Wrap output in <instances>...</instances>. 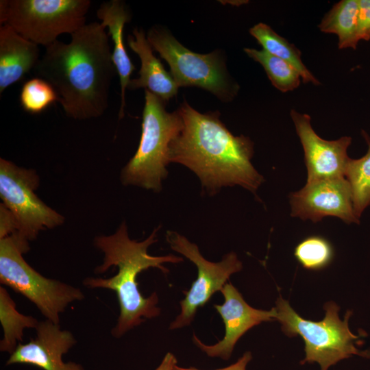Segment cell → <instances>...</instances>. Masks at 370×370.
Listing matches in <instances>:
<instances>
[{"instance_id":"4","label":"cell","mask_w":370,"mask_h":370,"mask_svg":"<svg viewBox=\"0 0 370 370\" xmlns=\"http://www.w3.org/2000/svg\"><path fill=\"white\" fill-rule=\"evenodd\" d=\"M166 103L145 90L141 136L136 152L121 171L123 185L162 190V182L168 175L170 145L183 126L178 111L168 112Z\"/></svg>"},{"instance_id":"22","label":"cell","mask_w":370,"mask_h":370,"mask_svg":"<svg viewBox=\"0 0 370 370\" xmlns=\"http://www.w3.org/2000/svg\"><path fill=\"white\" fill-rule=\"evenodd\" d=\"M244 51L262 66L272 85L280 91H292L300 85L302 80L299 73L284 60L263 49L245 48Z\"/></svg>"},{"instance_id":"11","label":"cell","mask_w":370,"mask_h":370,"mask_svg":"<svg viewBox=\"0 0 370 370\" xmlns=\"http://www.w3.org/2000/svg\"><path fill=\"white\" fill-rule=\"evenodd\" d=\"M291 216L314 223L325 217L341 219L346 223H359L353 204L350 186L343 177L307 182L290 195Z\"/></svg>"},{"instance_id":"6","label":"cell","mask_w":370,"mask_h":370,"mask_svg":"<svg viewBox=\"0 0 370 370\" xmlns=\"http://www.w3.org/2000/svg\"><path fill=\"white\" fill-rule=\"evenodd\" d=\"M29 241L18 232L0 238V282L32 301L46 318L59 324L67 306L84 298L78 288L46 278L23 258Z\"/></svg>"},{"instance_id":"9","label":"cell","mask_w":370,"mask_h":370,"mask_svg":"<svg viewBox=\"0 0 370 370\" xmlns=\"http://www.w3.org/2000/svg\"><path fill=\"white\" fill-rule=\"evenodd\" d=\"M39 177L33 169L18 167L0 159V197L3 205L11 212L18 232L28 241L39 232L64 223V218L40 199L35 190Z\"/></svg>"},{"instance_id":"20","label":"cell","mask_w":370,"mask_h":370,"mask_svg":"<svg viewBox=\"0 0 370 370\" xmlns=\"http://www.w3.org/2000/svg\"><path fill=\"white\" fill-rule=\"evenodd\" d=\"M0 321L3 332L0 350L10 354L22 343L24 330L36 329L39 323L34 317L23 314L16 310L14 301L2 286H0Z\"/></svg>"},{"instance_id":"5","label":"cell","mask_w":370,"mask_h":370,"mask_svg":"<svg viewBox=\"0 0 370 370\" xmlns=\"http://www.w3.org/2000/svg\"><path fill=\"white\" fill-rule=\"evenodd\" d=\"M275 304L276 320L282 324L283 332L291 337L299 335L304 339L306 356L300 362L301 365L317 362L321 370H328L340 360L354 355L370 356L368 351H360L356 346L359 336L350 331L348 324L352 311H347L341 320L339 306L334 301H328L323 306V319L313 321L299 316L281 296Z\"/></svg>"},{"instance_id":"21","label":"cell","mask_w":370,"mask_h":370,"mask_svg":"<svg viewBox=\"0 0 370 370\" xmlns=\"http://www.w3.org/2000/svg\"><path fill=\"white\" fill-rule=\"evenodd\" d=\"M362 134L368 145L367 151L360 158H349L345 173L352 190L354 211L359 219L370 206V138L364 131Z\"/></svg>"},{"instance_id":"7","label":"cell","mask_w":370,"mask_h":370,"mask_svg":"<svg viewBox=\"0 0 370 370\" xmlns=\"http://www.w3.org/2000/svg\"><path fill=\"white\" fill-rule=\"evenodd\" d=\"M90 0H1L0 24L47 47L86 25Z\"/></svg>"},{"instance_id":"25","label":"cell","mask_w":370,"mask_h":370,"mask_svg":"<svg viewBox=\"0 0 370 370\" xmlns=\"http://www.w3.org/2000/svg\"><path fill=\"white\" fill-rule=\"evenodd\" d=\"M358 34L360 40H370V0H358Z\"/></svg>"},{"instance_id":"16","label":"cell","mask_w":370,"mask_h":370,"mask_svg":"<svg viewBox=\"0 0 370 370\" xmlns=\"http://www.w3.org/2000/svg\"><path fill=\"white\" fill-rule=\"evenodd\" d=\"M127 45L140 60L138 77L131 79L127 88L131 90L145 88L166 102L175 97L179 87L171 73L153 55L144 31L134 28L132 35L127 36Z\"/></svg>"},{"instance_id":"2","label":"cell","mask_w":370,"mask_h":370,"mask_svg":"<svg viewBox=\"0 0 370 370\" xmlns=\"http://www.w3.org/2000/svg\"><path fill=\"white\" fill-rule=\"evenodd\" d=\"M183 126L172 141L170 162L192 171L210 195L221 188L238 185L254 195L264 177L252 165V141L234 136L219 119V112L201 113L186 100L177 110Z\"/></svg>"},{"instance_id":"24","label":"cell","mask_w":370,"mask_h":370,"mask_svg":"<svg viewBox=\"0 0 370 370\" xmlns=\"http://www.w3.org/2000/svg\"><path fill=\"white\" fill-rule=\"evenodd\" d=\"M19 100L25 112L36 114L42 112L55 102H58L59 97L48 82L36 77L24 83Z\"/></svg>"},{"instance_id":"17","label":"cell","mask_w":370,"mask_h":370,"mask_svg":"<svg viewBox=\"0 0 370 370\" xmlns=\"http://www.w3.org/2000/svg\"><path fill=\"white\" fill-rule=\"evenodd\" d=\"M96 15L101 24L108 28V34L113 42L112 59L119 76L121 84V107L119 118L124 115L125 106V90L131 80L130 76L136 67L127 53L123 40V29L125 23L131 21V13L123 1L111 0L102 3Z\"/></svg>"},{"instance_id":"1","label":"cell","mask_w":370,"mask_h":370,"mask_svg":"<svg viewBox=\"0 0 370 370\" xmlns=\"http://www.w3.org/2000/svg\"><path fill=\"white\" fill-rule=\"evenodd\" d=\"M69 43L45 47L34 71L56 91L66 115L77 120L101 116L107 110L116 70L109 35L99 22L84 25Z\"/></svg>"},{"instance_id":"23","label":"cell","mask_w":370,"mask_h":370,"mask_svg":"<svg viewBox=\"0 0 370 370\" xmlns=\"http://www.w3.org/2000/svg\"><path fill=\"white\" fill-rule=\"evenodd\" d=\"M294 256L299 263L308 270H320L328 267L334 257L330 243L320 236L302 240L295 248Z\"/></svg>"},{"instance_id":"8","label":"cell","mask_w":370,"mask_h":370,"mask_svg":"<svg viewBox=\"0 0 370 370\" xmlns=\"http://www.w3.org/2000/svg\"><path fill=\"white\" fill-rule=\"evenodd\" d=\"M146 36L153 50L169 64L170 73L178 87H199L223 101H229L236 95L238 86L228 75L219 52L195 53L159 26L152 27Z\"/></svg>"},{"instance_id":"12","label":"cell","mask_w":370,"mask_h":370,"mask_svg":"<svg viewBox=\"0 0 370 370\" xmlns=\"http://www.w3.org/2000/svg\"><path fill=\"white\" fill-rule=\"evenodd\" d=\"M220 292L223 295L224 302L222 304H214V308L223 321L224 336L211 345L204 344L195 334L193 335V341L208 357L227 360L237 341L243 335L262 322L276 321L277 312L275 307L270 310L251 307L231 283H226Z\"/></svg>"},{"instance_id":"10","label":"cell","mask_w":370,"mask_h":370,"mask_svg":"<svg viewBox=\"0 0 370 370\" xmlns=\"http://www.w3.org/2000/svg\"><path fill=\"white\" fill-rule=\"evenodd\" d=\"M166 241L171 248L188 258L197 268V277L190 288L184 292L185 297L180 301V313L170 324V330L189 325L197 310L206 305L211 297L221 291L230 277L243 268L236 253L225 255L218 262L206 260L199 252L197 245L174 231H167Z\"/></svg>"},{"instance_id":"26","label":"cell","mask_w":370,"mask_h":370,"mask_svg":"<svg viewBox=\"0 0 370 370\" xmlns=\"http://www.w3.org/2000/svg\"><path fill=\"white\" fill-rule=\"evenodd\" d=\"M252 355L250 352H246L236 362L223 368L214 370H246L247 364L251 360ZM177 370H200L195 367H181L177 366Z\"/></svg>"},{"instance_id":"3","label":"cell","mask_w":370,"mask_h":370,"mask_svg":"<svg viewBox=\"0 0 370 370\" xmlns=\"http://www.w3.org/2000/svg\"><path fill=\"white\" fill-rule=\"evenodd\" d=\"M159 227L142 241L132 240L125 222H123L115 233L108 236H98L94 240L95 246L103 253V263L97 267V274L105 273L111 267L118 272L109 278H86L84 286L90 288H105L116 293L120 314L111 334L120 338L126 332L138 326L147 319H153L160 314L158 296L156 292L145 297L138 288L137 276L150 268H157L166 274L169 270L164 263H179L183 258L173 254L162 256H151L148 248L158 241Z\"/></svg>"},{"instance_id":"27","label":"cell","mask_w":370,"mask_h":370,"mask_svg":"<svg viewBox=\"0 0 370 370\" xmlns=\"http://www.w3.org/2000/svg\"><path fill=\"white\" fill-rule=\"evenodd\" d=\"M177 360L174 354L168 352L155 370H177Z\"/></svg>"},{"instance_id":"13","label":"cell","mask_w":370,"mask_h":370,"mask_svg":"<svg viewBox=\"0 0 370 370\" xmlns=\"http://www.w3.org/2000/svg\"><path fill=\"white\" fill-rule=\"evenodd\" d=\"M291 116L302 145L307 168V182L345 177L352 138L327 140L314 131L310 116L291 110Z\"/></svg>"},{"instance_id":"19","label":"cell","mask_w":370,"mask_h":370,"mask_svg":"<svg viewBox=\"0 0 370 370\" xmlns=\"http://www.w3.org/2000/svg\"><path fill=\"white\" fill-rule=\"evenodd\" d=\"M249 33L262 46L263 49L293 66L299 73L304 83L310 82L315 86L320 84L319 80L304 65L301 51L293 44L278 34L270 26L260 23L250 28Z\"/></svg>"},{"instance_id":"15","label":"cell","mask_w":370,"mask_h":370,"mask_svg":"<svg viewBox=\"0 0 370 370\" xmlns=\"http://www.w3.org/2000/svg\"><path fill=\"white\" fill-rule=\"evenodd\" d=\"M40 49L8 25H0V94L38 63Z\"/></svg>"},{"instance_id":"14","label":"cell","mask_w":370,"mask_h":370,"mask_svg":"<svg viewBox=\"0 0 370 370\" xmlns=\"http://www.w3.org/2000/svg\"><path fill=\"white\" fill-rule=\"evenodd\" d=\"M36 332L35 338L17 345L7 365L28 364L44 370H84L79 363L62 360L63 355L76 343L70 331L62 330L59 324L46 319L39 321Z\"/></svg>"},{"instance_id":"18","label":"cell","mask_w":370,"mask_h":370,"mask_svg":"<svg viewBox=\"0 0 370 370\" xmlns=\"http://www.w3.org/2000/svg\"><path fill=\"white\" fill-rule=\"evenodd\" d=\"M358 0H342L333 5L318 25L324 33L338 37L339 49H356L358 34Z\"/></svg>"}]
</instances>
